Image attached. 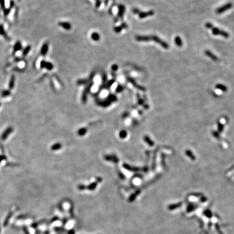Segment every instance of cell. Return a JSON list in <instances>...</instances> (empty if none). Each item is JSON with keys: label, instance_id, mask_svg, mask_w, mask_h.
<instances>
[{"label": "cell", "instance_id": "83f0119b", "mask_svg": "<svg viewBox=\"0 0 234 234\" xmlns=\"http://www.w3.org/2000/svg\"><path fill=\"white\" fill-rule=\"evenodd\" d=\"M68 234H75L74 230L71 229L70 230H69L68 232Z\"/></svg>", "mask_w": 234, "mask_h": 234}, {"label": "cell", "instance_id": "9c48e42d", "mask_svg": "<svg viewBox=\"0 0 234 234\" xmlns=\"http://www.w3.org/2000/svg\"><path fill=\"white\" fill-rule=\"evenodd\" d=\"M22 49V45L21 42L20 41H17L13 46V53L15 54L17 51H21Z\"/></svg>", "mask_w": 234, "mask_h": 234}, {"label": "cell", "instance_id": "30bf717a", "mask_svg": "<svg viewBox=\"0 0 234 234\" xmlns=\"http://www.w3.org/2000/svg\"><path fill=\"white\" fill-rule=\"evenodd\" d=\"M139 16L140 19H144L146 17L148 16H152L154 15V11L153 10H150L147 12H141L139 14Z\"/></svg>", "mask_w": 234, "mask_h": 234}, {"label": "cell", "instance_id": "7a4b0ae2", "mask_svg": "<svg viewBox=\"0 0 234 234\" xmlns=\"http://www.w3.org/2000/svg\"><path fill=\"white\" fill-rule=\"evenodd\" d=\"M205 27L206 28L211 29V32L214 35H219L224 38H229L230 35L226 31H224L223 29H219L217 27H215L214 25L210 22H207L205 24Z\"/></svg>", "mask_w": 234, "mask_h": 234}, {"label": "cell", "instance_id": "5bb4252c", "mask_svg": "<svg viewBox=\"0 0 234 234\" xmlns=\"http://www.w3.org/2000/svg\"><path fill=\"white\" fill-rule=\"evenodd\" d=\"M174 42H175L176 46H177L179 47H181L183 45V41H182L181 37L179 36H176L175 37V38H174Z\"/></svg>", "mask_w": 234, "mask_h": 234}, {"label": "cell", "instance_id": "8fae6325", "mask_svg": "<svg viewBox=\"0 0 234 234\" xmlns=\"http://www.w3.org/2000/svg\"><path fill=\"white\" fill-rule=\"evenodd\" d=\"M125 11V7H124V5H120L119 6V14L118 15V17H117V18H118L117 20H118V18L122 19Z\"/></svg>", "mask_w": 234, "mask_h": 234}, {"label": "cell", "instance_id": "603a6c76", "mask_svg": "<svg viewBox=\"0 0 234 234\" xmlns=\"http://www.w3.org/2000/svg\"><path fill=\"white\" fill-rule=\"evenodd\" d=\"M7 157L5 156V154H2V155H0V163H1L3 160H7Z\"/></svg>", "mask_w": 234, "mask_h": 234}, {"label": "cell", "instance_id": "9a60e30c", "mask_svg": "<svg viewBox=\"0 0 234 234\" xmlns=\"http://www.w3.org/2000/svg\"><path fill=\"white\" fill-rule=\"evenodd\" d=\"M10 94H11V92H10V90H2L1 92V97H3V98H5V97H7L9 96H10Z\"/></svg>", "mask_w": 234, "mask_h": 234}, {"label": "cell", "instance_id": "4316f807", "mask_svg": "<svg viewBox=\"0 0 234 234\" xmlns=\"http://www.w3.org/2000/svg\"><path fill=\"white\" fill-rule=\"evenodd\" d=\"M97 1V3H96V7L98 8L99 7V6L100 5V4H101V1H100V0H96Z\"/></svg>", "mask_w": 234, "mask_h": 234}, {"label": "cell", "instance_id": "4fadbf2b", "mask_svg": "<svg viewBox=\"0 0 234 234\" xmlns=\"http://www.w3.org/2000/svg\"><path fill=\"white\" fill-rule=\"evenodd\" d=\"M127 28V25L126 23H123L122 25L119 27H116L114 28V31L116 33H120L123 29H125Z\"/></svg>", "mask_w": 234, "mask_h": 234}, {"label": "cell", "instance_id": "277c9868", "mask_svg": "<svg viewBox=\"0 0 234 234\" xmlns=\"http://www.w3.org/2000/svg\"><path fill=\"white\" fill-rule=\"evenodd\" d=\"M40 67L41 68L46 69L48 71H51L54 68V65L50 62H48L46 60H42L40 62Z\"/></svg>", "mask_w": 234, "mask_h": 234}, {"label": "cell", "instance_id": "5b68a950", "mask_svg": "<svg viewBox=\"0 0 234 234\" xmlns=\"http://www.w3.org/2000/svg\"><path fill=\"white\" fill-rule=\"evenodd\" d=\"M204 54H205L206 56H207L208 57H209L210 59H211L212 60L215 61V62H218V61L219 60V57L216 56L215 54H214V53L210 50L205 51H204Z\"/></svg>", "mask_w": 234, "mask_h": 234}, {"label": "cell", "instance_id": "ba28073f", "mask_svg": "<svg viewBox=\"0 0 234 234\" xmlns=\"http://www.w3.org/2000/svg\"><path fill=\"white\" fill-rule=\"evenodd\" d=\"M58 25L60 27L67 31L70 30L72 28V25L70 23L67 22H59Z\"/></svg>", "mask_w": 234, "mask_h": 234}, {"label": "cell", "instance_id": "6da1fadb", "mask_svg": "<svg viewBox=\"0 0 234 234\" xmlns=\"http://www.w3.org/2000/svg\"><path fill=\"white\" fill-rule=\"evenodd\" d=\"M136 40L138 41H153L161 46L163 48L168 49L169 48V45H168L167 42L164 41L162 40L159 37H158L156 35H152V36H141V35H137L136 36Z\"/></svg>", "mask_w": 234, "mask_h": 234}, {"label": "cell", "instance_id": "e0dca14e", "mask_svg": "<svg viewBox=\"0 0 234 234\" xmlns=\"http://www.w3.org/2000/svg\"><path fill=\"white\" fill-rule=\"evenodd\" d=\"M13 214H14V213L13 211H11L8 214V216H7V217H6V219H5V222H4V223H3L4 227H6V226L8 225L9 221L10 220V219H11V216H12Z\"/></svg>", "mask_w": 234, "mask_h": 234}, {"label": "cell", "instance_id": "ac0fdd59", "mask_svg": "<svg viewBox=\"0 0 234 234\" xmlns=\"http://www.w3.org/2000/svg\"><path fill=\"white\" fill-rule=\"evenodd\" d=\"M0 35H2L5 38H8L7 33L5 32V28L2 25H0Z\"/></svg>", "mask_w": 234, "mask_h": 234}, {"label": "cell", "instance_id": "ffe728a7", "mask_svg": "<svg viewBox=\"0 0 234 234\" xmlns=\"http://www.w3.org/2000/svg\"><path fill=\"white\" fill-rule=\"evenodd\" d=\"M61 148V145L59 143H56L51 146V150L53 151H56Z\"/></svg>", "mask_w": 234, "mask_h": 234}, {"label": "cell", "instance_id": "d6986e66", "mask_svg": "<svg viewBox=\"0 0 234 234\" xmlns=\"http://www.w3.org/2000/svg\"><path fill=\"white\" fill-rule=\"evenodd\" d=\"M91 37H92V39L93 41H98L100 40V36L98 33L94 32L92 34V35H91Z\"/></svg>", "mask_w": 234, "mask_h": 234}, {"label": "cell", "instance_id": "4dcf8cb0", "mask_svg": "<svg viewBox=\"0 0 234 234\" xmlns=\"http://www.w3.org/2000/svg\"><path fill=\"white\" fill-rule=\"evenodd\" d=\"M1 103H0V107H1Z\"/></svg>", "mask_w": 234, "mask_h": 234}, {"label": "cell", "instance_id": "44dd1931", "mask_svg": "<svg viewBox=\"0 0 234 234\" xmlns=\"http://www.w3.org/2000/svg\"><path fill=\"white\" fill-rule=\"evenodd\" d=\"M216 87H217V88L220 89V90H221L222 91H227V87H226V86H225L224 85H222V84L217 85H216Z\"/></svg>", "mask_w": 234, "mask_h": 234}, {"label": "cell", "instance_id": "f546056e", "mask_svg": "<svg viewBox=\"0 0 234 234\" xmlns=\"http://www.w3.org/2000/svg\"><path fill=\"white\" fill-rule=\"evenodd\" d=\"M67 222V219H63V224H66Z\"/></svg>", "mask_w": 234, "mask_h": 234}, {"label": "cell", "instance_id": "1f68e13d", "mask_svg": "<svg viewBox=\"0 0 234 234\" xmlns=\"http://www.w3.org/2000/svg\"><path fill=\"white\" fill-rule=\"evenodd\" d=\"M0 232H1V228H0Z\"/></svg>", "mask_w": 234, "mask_h": 234}, {"label": "cell", "instance_id": "3957f363", "mask_svg": "<svg viewBox=\"0 0 234 234\" xmlns=\"http://www.w3.org/2000/svg\"><path fill=\"white\" fill-rule=\"evenodd\" d=\"M233 7V4L232 3H227L224 5L220 7L219 8L216 10V13L217 14H223V13H224L225 11H228V10H230Z\"/></svg>", "mask_w": 234, "mask_h": 234}, {"label": "cell", "instance_id": "7402d4cb", "mask_svg": "<svg viewBox=\"0 0 234 234\" xmlns=\"http://www.w3.org/2000/svg\"><path fill=\"white\" fill-rule=\"evenodd\" d=\"M0 6L2 9H5V0H0Z\"/></svg>", "mask_w": 234, "mask_h": 234}, {"label": "cell", "instance_id": "d4e9b609", "mask_svg": "<svg viewBox=\"0 0 234 234\" xmlns=\"http://www.w3.org/2000/svg\"><path fill=\"white\" fill-rule=\"evenodd\" d=\"M133 12L135 14H139L140 13V11L137 8H134L133 9Z\"/></svg>", "mask_w": 234, "mask_h": 234}, {"label": "cell", "instance_id": "2e32d148", "mask_svg": "<svg viewBox=\"0 0 234 234\" xmlns=\"http://www.w3.org/2000/svg\"><path fill=\"white\" fill-rule=\"evenodd\" d=\"M31 46H30V45H28V46H27L25 47L22 51L23 56H27V55L28 54L29 51H30L31 50Z\"/></svg>", "mask_w": 234, "mask_h": 234}, {"label": "cell", "instance_id": "cb8c5ba5", "mask_svg": "<svg viewBox=\"0 0 234 234\" xmlns=\"http://www.w3.org/2000/svg\"><path fill=\"white\" fill-rule=\"evenodd\" d=\"M111 68H112V70L113 71H116L118 70V66H117V65H113L112 66V67H111Z\"/></svg>", "mask_w": 234, "mask_h": 234}, {"label": "cell", "instance_id": "f1b7e54d", "mask_svg": "<svg viewBox=\"0 0 234 234\" xmlns=\"http://www.w3.org/2000/svg\"><path fill=\"white\" fill-rule=\"evenodd\" d=\"M23 230H24L25 234H29L28 231V230L27 229V228H25V227H23Z\"/></svg>", "mask_w": 234, "mask_h": 234}, {"label": "cell", "instance_id": "484cf974", "mask_svg": "<svg viewBox=\"0 0 234 234\" xmlns=\"http://www.w3.org/2000/svg\"><path fill=\"white\" fill-rule=\"evenodd\" d=\"M59 219V217H57V216H55V217H54V218H53V219H51V223H52V222H54L55 221H57V220H58Z\"/></svg>", "mask_w": 234, "mask_h": 234}, {"label": "cell", "instance_id": "7c38bea8", "mask_svg": "<svg viewBox=\"0 0 234 234\" xmlns=\"http://www.w3.org/2000/svg\"><path fill=\"white\" fill-rule=\"evenodd\" d=\"M15 84V76L14 75H11V76L10 77V79L9 82V85H8L9 90H13Z\"/></svg>", "mask_w": 234, "mask_h": 234}, {"label": "cell", "instance_id": "52a82bcc", "mask_svg": "<svg viewBox=\"0 0 234 234\" xmlns=\"http://www.w3.org/2000/svg\"><path fill=\"white\" fill-rule=\"evenodd\" d=\"M49 50V44L48 43L45 42L42 45L41 48L40 53L42 56H45L47 54Z\"/></svg>", "mask_w": 234, "mask_h": 234}, {"label": "cell", "instance_id": "8992f818", "mask_svg": "<svg viewBox=\"0 0 234 234\" xmlns=\"http://www.w3.org/2000/svg\"><path fill=\"white\" fill-rule=\"evenodd\" d=\"M13 131V128L11 127H9L7 128L4 132L2 133L1 135V139L2 140H5L7 139L8 137L10 134Z\"/></svg>", "mask_w": 234, "mask_h": 234}]
</instances>
